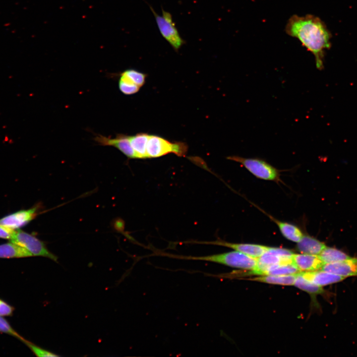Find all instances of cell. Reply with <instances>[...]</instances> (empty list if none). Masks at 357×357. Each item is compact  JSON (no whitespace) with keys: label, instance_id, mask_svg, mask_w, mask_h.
<instances>
[{"label":"cell","instance_id":"obj_1","mask_svg":"<svg viewBox=\"0 0 357 357\" xmlns=\"http://www.w3.org/2000/svg\"><path fill=\"white\" fill-rule=\"evenodd\" d=\"M285 32L290 36L298 39L313 55L316 67L322 69L324 52L331 47L332 37L324 22L311 14L293 15L286 24Z\"/></svg>","mask_w":357,"mask_h":357},{"label":"cell","instance_id":"obj_2","mask_svg":"<svg viewBox=\"0 0 357 357\" xmlns=\"http://www.w3.org/2000/svg\"><path fill=\"white\" fill-rule=\"evenodd\" d=\"M157 255L179 259L209 261L247 270L254 269L257 264V259L236 250L201 256L174 255L159 252L157 253Z\"/></svg>","mask_w":357,"mask_h":357},{"label":"cell","instance_id":"obj_3","mask_svg":"<svg viewBox=\"0 0 357 357\" xmlns=\"http://www.w3.org/2000/svg\"><path fill=\"white\" fill-rule=\"evenodd\" d=\"M293 254L291 251L286 249L269 247L257 259L256 266L254 269L241 272L240 275L263 276L272 267L292 263Z\"/></svg>","mask_w":357,"mask_h":357},{"label":"cell","instance_id":"obj_4","mask_svg":"<svg viewBox=\"0 0 357 357\" xmlns=\"http://www.w3.org/2000/svg\"><path fill=\"white\" fill-rule=\"evenodd\" d=\"M188 147L182 142H172L156 135H150L147 144V158L160 157L170 153L184 157Z\"/></svg>","mask_w":357,"mask_h":357},{"label":"cell","instance_id":"obj_5","mask_svg":"<svg viewBox=\"0 0 357 357\" xmlns=\"http://www.w3.org/2000/svg\"><path fill=\"white\" fill-rule=\"evenodd\" d=\"M149 7L155 18L157 25L161 35L176 52H178L185 44V41L180 36L176 27L172 14L162 8V15H159L150 5Z\"/></svg>","mask_w":357,"mask_h":357},{"label":"cell","instance_id":"obj_6","mask_svg":"<svg viewBox=\"0 0 357 357\" xmlns=\"http://www.w3.org/2000/svg\"><path fill=\"white\" fill-rule=\"evenodd\" d=\"M10 240L25 248L32 256H43L57 261L58 257L48 249L44 243L32 235L18 230L14 231Z\"/></svg>","mask_w":357,"mask_h":357},{"label":"cell","instance_id":"obj_7","mask_svg":"<svg viewBox=\"0 0 357 357\" xmlns=\"http://www.w3.org/2000/svg\"><path fill=\"white\" fill-rule=\"evenodd\" d=\"M227 158L242 164L258 178L269 180H275L279 178L278 171L263 160L236 156H230Z\"/></svg>","mask_w":357,"mask_h":357},{"label":"cell","instance_id":"obj_8","mask_svg":"<svg viewBox=\"0 0 357 357\" xmlns=\"http://www.w3.org/2000/svg\"><path fill=\"white\" fill-rule=\"evenodd\" d=\"M186 242L213 244L225 246L243 253L247 255H248L256 259H257L260 256H261L267 250V249L269 247V246L259 244L232 243L222 240H217L211 241H187Z\"/></svg>","mask_w":357,"mask_h":357},{"label":"cell","instance_id":"obj_9","mask_svg":"<svg viewBox=\"0 0 357 357\" xmlns=\"http://www.w3.org/2000/svg\"><path fill=\"white\" fill-rule=\"evenodd\" d=\"M100 145L110 146L117 148L127 157L130 159H136V154L132 149L129 141V136L124 134H118L116 137H107L98 134L94 138Z\"/></svg>","mask_w":357,"mask_h":357},{"label":"cell","instance_id":"obj_10","mask_svg":"<svg viewBox=\"0 0 357 357\" xmlns=\"http://www.w3.org/2000/svg\"><path fill=\"white\" fill-rule=\"evenodd\" d=\"M38 208L36 206L7 215L0 219V225L11 230L17 229L35 218L38 214Z\"/></svg>","mask_w":357,"mask_h":357},{"label":"cell","instance_id":"obj_11","mask_svg":"<svg viewBox=\"0 0 357 357\" xmlns=\"http://www.w3.org/2000/svg\"><path fill=\"white\" fill-rule=\"evenodd\" d=\"M321 269L344 277L357 276V257H351L346 260L324 264Z\"/></svg>","mask_w":357,"mask_h":357},{"label":"cell","instance_id":"obj_12","mask_svg":"<svg viewBox=\"0 0 357 357\" xmlns=\"http://www.w3.org/2000/svg\"><path fill=\"white\" fill-rule=\"evenodd\" d=\"M300 274L307 280L320 287L339 283L346 278L321 269L313 271L300 272Z\"/></svg>","mask_w":357,"mask_h":357},{"label":"cell","instance_id":"obj_13","mask_svg":"<svg viewBox=\"0 0 357 357\" xmlns=\"http://www.w3.org/2000/svg\"><path fill=\"white\" fill-rule=\"evenodd\" d=\"M292 263L300 272H309L319 270L324 264L318 255L306 253H293Z\"/></svg>","mask_w":357,"mask_h":357},{"label":"cell","instance_id":"obj_14","mask_svg":"<svg viewBox=\"0 0 357 357\" xmlns=\"http://www.w3.org/2000/svg\"><path fill=\"white\" fill-rule=\"evenodd\" d=\"M325 244L310 236H302L298 242L297 249L302 253L319 255L326 247Z\"/></svg>","mask_w":357,"mask_h":357},{"label":"cell","instance_id":"obj_15","mask_svg":"<svg viewBox=\"0 0 357 357\" xmlns=\"http://www.w3.org/2000/svg\"><path fill=\"white\" fill-rule=\"evenodd\" d=\"M298 273L292 275L258 276L254 278H248L247 280L270 284L292 286L294 285Z\"/></svg>","mask_w":357,"mask_h":357},{"label":"cell","instance_id":"obj_16","mask_svg":"<svg viewBox=\"0 0 357 357\" xmlns=\"http://www.w3.org/2000/svg\"><path fill=\"white\" fill-rule=\"evenodd\" d=\"M149 134L145 133H137L129 136L130 145L133 149L136 159H147V144Z\"/></svg>","mask_w":357,"mask_h":357},{"label":"cell","instance_id":"obj_17","mask_svg":"<svg viewBox=\"0 0 357 357\" xmlns=\"http://www.w3.org/2000/svg\"><path fill=\"white\" fill-rule=\"evenodd\" d=\"M32 256L22 247L12 242L0 245V258H11Z\"/></svg>","mask_w":357,"mask_h":357},{"label":"cell","instance_id":"obj_18","mask_svg":"<svg viewBox=\"0 0 357 357\" xmlns=\"http://www.w3.org/2000/svg\"><path fill=\"white\" fill-rule=\"evenodd\" d=\"M269 217L277 225L281 233L287 239L296 242H298L301 239L303 234L298 228L291 224L276 220L271 216Z\"/></svg>","mask_w":357,"mask_h":357},{"label":"cell","instance_id":"obj_19","mask_svg":"<svg viewBox=\"0 0 357 357\" xmlns=\"http://www.w3.org/2000/svg\"><path fill=\"white\" fill-rule=\"evenodd\" d=\"M318 255L324 264L339 262L351 257L341 250L327 246Z\"/></svg>","mask_w":357,"mask_h":357},{"label":"cell","instance_id":"obj_20","mask_svg":"<svg viewBox=\"0 0 357 357\" xmlns=\"http://www.w3.org/2000/svg\"><path fill=\"white\" fill-rule=\"evenodd\" d=\"M299 272L296 278L294 286L306 292L310 295L315 297L318 295L325 294V291L322 287L318 286L302 277Z\"/></svg>","mask_w":357,"mask_h":357},{"label":"cell","instance_id":"obj_21","mask_svg":"<svg viewBox=\"0 0 357 357\" xmlns=\"http://www.w3.org/2000/svg\"><path fill=\"white\" fill-rule=\"evenodd\" d=\"M119 87L120 91L127 95L137 93L140 88L121 74H119Z\"/></svg>","mask_w":357,"mask_h":357},{"label":"cell","instance_id":"obj_22","mask_svg":"<svg viewBox=\"0 0 357 357\" xmlns=\"http://www.w3.org/2000/svg\"><path fill=\"white\" fill-rule=\"evenodd\" d=\"M133 83L142 87L145 83L146 74L133 69H128L120 73Z\"/></svg>","mask_w":357,"mask_h":357},{"label":"cell","instance_id":"obj_23","mask_svg":"<svg viewBox=\"0 0 357 357\" xmlns=\"http://www.w3.org/2000/svg\"><path fill=\"white\" fill-rule=\"evenodd\" d=\"M23 342L37 357H59V355L41 348L25 339H24Z\"/></svg>","mask_w":357,"mask_h":357},{"label":"cell","instance_id":"obj_24","mask_svg":"<svg viewBox=\"0 0 357 357\" xmlns=\"http://www.w3.org/2000/svg\"><path fill=\"white\" fill-rule=\"evenodd\" d=\"M0 332L4 333L16 337L23 341L24 339L16 332L7 322V321L0 316Z\"/></svg>","mask_w":357,"mask_h":357},{"label":"cell","instance_id":"obj_25","mask_svg":"<svg viewBox=\"0 0 357 357\" xmlns=\"http://www.w3.org/2000/svg\"><path fill=\"white\" fill-rule=\"evenodd\" d=\"M13 310L12 307L0 299V316L11 315Z\"/></svg>","mask_w":357,"mask_h":357},{"label":"cell","instance_id":"obj_26","mask_svg":"<svg viewBox=\"0 0 357 357\" xmlns=\"http://www.w3.org/2000/svg\"><path fill=\"white\" fill-rule=\"evenodd\" d=\"M14 230H11L0 225V238L10 239Z\"/></svg>","mask_w":357,"mask_h":357}]
</instances>
